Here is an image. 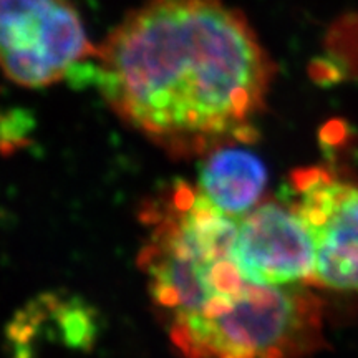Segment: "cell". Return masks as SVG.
Masks as SVG:
<instances>
[{
    "instance_id": "7",
    "label": "cell",
    "mask_w": 358,
    "mask_h": 358,
    "mask_svg": "<svg viewBox=\"0 0 358 358\" xmlns=\"http://www.w3.org/2000/svg\"><path fill=\"white\" fill-rule=\"evenodd\" d=\"M194 187L219 211L245 216L261 204L266 192V164L239 143L219 146L206 155Z\"/></svg>"
},
{
    "instance_id": "8",
    "label": "cell",
    "mask_w": 358,
    "mask_h": 358,
    "mask_svg": "<svg viewBox=\"0 0 358 358\" xmlns=\"http://www.w3.org/2000/svg\"><path fill=\"white\" fill-rule=\"evenodd\" d=\"M312 77L322 87H334V85L342 83L345 80V70L334 62L319 58L312 65Z\"/></svg>"
},
{
    "instance_id": "2",
    "label": "cell",
    "mask_w": 358,
    "mask_h": 358,
    "mask_svg": "<svg viewBox=\"0 0 358 358\" xmlns=\"http://www.w3.org/2000/svg\"><path fill=\"white\" fill-rule=\"evenodd\" d=\"M151 216L140 264L151 299L171 324L243 287L232 259L239 217L219 211L185 182L173 186Z\"/></svg>"
},
{
    "instance_id": "5",
    "label": "cell",
    "mask_w": 358,
    "mask_h": 358,
    "mask_svg": "<svg viewBox=\"0 0 358 358\" xmlns=\"http://www.w3.org/2000/svg\"><path fill=\"white\" fill-rule=\"evenodd\" d=\"M289 189L315 244L312 287L358 292V185L315 166L295 171Z\"/></svg>"
},
{
    "instance_id": "1",
    "label": "cell",
    "mask_w": 358,
    "mask_h": 358,
    "mask_svg": "<svg viewBox=\"0 0 358 358\" xmlns=\"http://www.w3.org/2000/svg\"><path fill=\"white\" fill-rule=\"evenodd\" d=\"M93 66L111 111L179 156L252 141L275 77L256 30L222 0H146Z\"/></svg>"
},
{
    "instance_id": "6",
    "label": "cell",
    "mask_w": 358,
    "mask_h": 358,
    "mask_svg": "<svg viewBox=\"0 0 358 358\" xmlns=\"http://www.w3.org/2000/svg\"><path fill=\"white\" fill-rule=\"evenodd\" d=\"M232 259L250 284L312 287L315 244L289 199L266 201L239 219Z\"/></svg>"
},
{
    "instance_id": "3",
    "label": "cell",
    "mask_w": 358,
    "mask_h": 358,
    "mask_svg": "<svg viewBox=\"0 0 358 358\" xmlns=\"http://www.w3.org/2000/svg\"><path fill=\"white\" fill-rule=\"evenodd\" d=\"M307 287L244 282L173 322V343L186 358H306L324 343V307Z\"/></svg>"
},
{
    "instance_id": "4",
    "label": "cell",
    "mask_w": 358,
    "mask_h": 358,
    "mask_svg": "<svg viewBox=\"0 0 358 358\" xmlns=\"http://www.w3.org/2000/svg\"><path fill=\"white\" fill-rule=\"evenodd\" d=\"M96 52L70 0H0V70L15 85L50 87Z\"/></svg>"
}]
</instances>
